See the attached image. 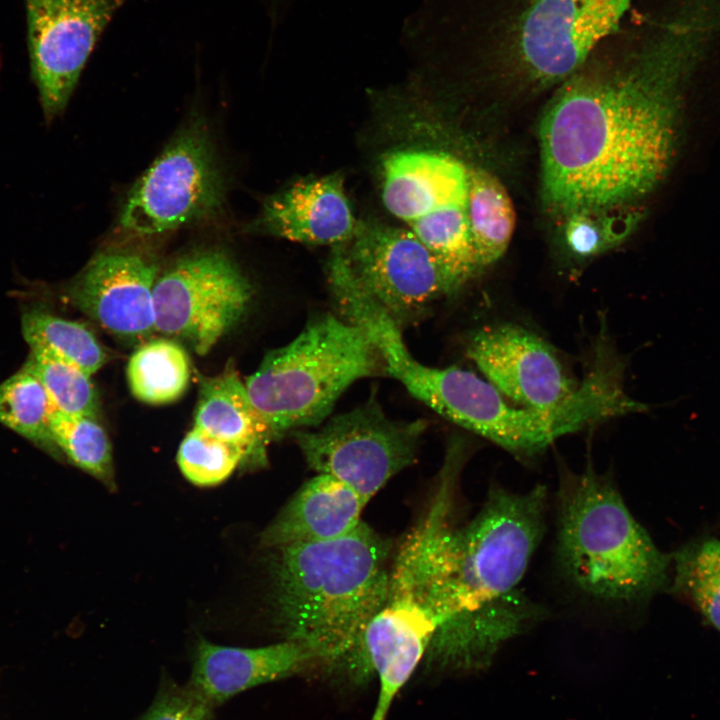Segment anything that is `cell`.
<instances>
[{"mask_svg": "<svg viewBox=\"0 0 720 720\" xmlns=\"http://www.w3.org/2000/svg\"><path fill=\"white\" fill-rule=\"evenodd\" d=\"M424 420L397 421L385 415L375 393L362 405L294 438L307 464L355 490L367 502L415 461Z\"/></svg>", "mask_w": 720, "mask_h": 720, "instance_id": "9c48e42d", "label": "cell"}, {"mask_svg": "<svg viewBox=\"0 0 720 720\" xmlns=\"http://www.w3.org/2000/svg\"><path fill=\"white\" fill-rule=\"evenodd\" d=\"M547 489L489 488L478 513L455 529L450 624L434 639L439 653L493 651L542 615L522 582L545 532Z\"/></svg>", "mask_w": 720, "mask_h": 720, "instance_id": "7a4b0ae2", "label": "cell"}, {"mask_svg": "<svg viewBox=\"0 0 720 720\" xmlns=\"http://www.w3.org/2000/svg\"><path fill=\"white\" fill-rule=\"evenodd\" d=\"M466 355L490 384L521 407L555 409L580 386L548 342L515 323L489 324L474 331Z\"/></svg>", "mask_w": 720, "mask_h": 720, "instance_id": "4fadbf2b", "label": "cell"}, {"mask_svg": "<svg viewBox=\"0 0 720 720\" xmlns=\"http://www.w3.org/2000/svg\"><path fill=\"white\" fill-rule=\"evenodd\" d=\"M199 384L194 427L240 448L245 464H262L269 431L233 364L216 376L201 377Z\"/></svg>", "mask_w": 720, "mask_h": 720, "instance_id": "d6986e66", "label": "cell"}, {"mask_svg": "<svg viewBox=\"0 0 720 720\" xmlns=\"http://www.w3.org/2000/svg\"><path fill=\"white\" fill-rule=\"evenodd\" d=\"M409 226L435 256L456 290L480 270L471 238L468 204L437 210Z\"/></svg>", "mask_w": 720, "mask_h": 720, "instance_id": "7402d4cb", "label": "cell"}, {"mask_svg": "<svg viewBox=\"0 0 720 720\" xmlns=\"http://www.w3.org/2000/svg\"><path fill=\"white\" fill-rule=\"evenodd\" d=\"M580 383L564 405L538 410L512 405L487 380L459 367L415 364L407 378L408 392L444 418L519 457L543 452L557 438L604 420L647 410L626 395L620 367L603 361Z\"/></svg>", "mask_w": 720, "mask_h": 720, "instance_id": "5b68a950", "label": "cell"}, {"mask_svg": "<svg viewBox=\"0 0 720 720\" xmlns=\"http://www.w3.org/2000/svg\"><path fill=\"white\" fill-rule=\"evenodd\" d=\"M468 218L479 267L495 263L510 244L516 214L504 185L482 168H469Z\"/></svg>", "mask_w": 720, "mask_h": 720, "instance_id": "ffe728a7", "label": "cell"}, {"mask_svg": "<svg viewBox=\"0 0 720 720\" xmlns=\"http://www.w3.org/2000/svg\"><path fill=\"white\" fill-rule=\"evenodd\" d=\"M673 591L686 597L720 633V540L689 543L672 555Z\"/></svg>", "mask_w": 720, "mask_h": 720, "instance_id": "cb8c5ba5", "label": "cell"}, {"mask_svg": "<svg viewBox=\"0 0 720 720\" xmlns=\"http://www.w3.org/2000/svg\"><path fill=\"white\" fill-rule=\"evenodd\" d=\"M22 332L32 351L65 360L89 375L107 361V354L93 333L83 324L31 310L22 316Z\"/></svg>", "mask_w": 720, "mask_h": 720, "instance_id": "603a6c76", "label": "cell"}, {"mask_svg": "<svg viewBox=\"0 0 720 720\" xmlns=\"http://www.w3.org/2000/svg\"><path fill=\"white\" fill-rule=\"evenodd\" d=\"M23 368L41 381L56 411L96 418L99 402L91 375L58 357L32 350Z\"/></svg>", "mask_w": 720, "mask_h": 720, "instance_id": "4316f807", "label": "cell"}, {"mask_svg": "<svg viewBox=\"0 0 720 720\" xmlns=\"http://www.w3.org/2000/svg\"><path fill=\"white\" fill-rule=\"evenodd\" d=\"M157 277L152 257L134 250H111L93 257L66 292L72 304L103 329L136 340L155 330Z\"/></svg>", "mask_w": 720, "mask_h": 720, "instance_id": "5bb4252c", "label": "cell"}, {"mask_svg": "<svg viewBox=\"0 0 720 720\" xmlns=\"http://www.w3.org/2000/svg\"><path fill=\"white\" fill-rule=\"evenodd\" d=\"M555 559L572 590L608 607L650 598L666 585L671 561L631 514L615 482L590 462L581 472L560 474Z\"/></svg>", "mask_w": 720, "mask_h": 720, "instance_id": "277c9868", "label": "cell"}, {"mask_svg": "<svg viewBox=\"0 0 720 720\" xmlns=\"http://www.w3.org/2000/svg\"><path fill=\"white\" fill-rule=\"evenodd\" d=\"M126 0H25L31 77L43 115L66 108L95 45Z\"/></svg>", "mask_w": 720, "mask_h": 720, "instance_id": "7c38bea8", "label": "cell"}, {"mask_svg": "<svg viewBox=\"0 0 720 720\" xmlns=\"http://www.w3.org/2000/svg\"><path fill=\"white\" fill-rule=\"evenodd\" d=\"M354 281L401 327L457 290L411 231L358 221L352 237L334 249Z\"/></svg>", "mask_w": 720, "mask_h": 720, "instance_id": "8fae6325", "label": "cell"}, {"mask_svg": "<svg viewBox=\"0 0 720 720\" xmlns=\"http://www.w3.org/2000/svg\"><path fill=\"white\" fill-rule=\"evenodd\" d=\"M311 658L305 647L291 640L241 648L202 639L196 647L189 686L215 706L254 686L282 679Z\"/></svg>", "mask_w": 720, "mask_h": 720, "instance_id": "e0dca14e", "label": "cell"}, {"mask_svg": "<svg viewBox=\"0 0 720 720\" xmlns=\"http://www.w3.org/2000/svg\"><path fill=\"white\" fill-rule=\"evenodd\" d=\"M632 0H463L456 40L509 76L562 83L615 32Z\"/></svg>", "mask_w": 720, "mask_h": 720, "instance_id": "8992f818", "label": "cell"}, {"mask_svg": "<svg viewBox=\"0 0 720 720\" xmlns=\"http://www.w3.org/2000/svg\"><path fill=\"white\" fill-rule=\"evenodd\" d=\"M190 378L187 353L177 343L156 339L140 346L130 357L127 379L138 400L161 405L179 399Z\"/></svg>", "mask_w": 720, "mask_h": 720, "instance_id": "44dd1931", "label": "cell"}, {"mask_svg": "<svg viewBox=\"0 0 720 720\" xmlns=\"http://www.w3.org/2000/svg\"><path fill=\"white\" fill-rule=\"evenodd\" d=\"M212 707L190 686L184 688L166 680L138 720H212Z\"/></svg>", "mask_w": 720, "mask_h": 720, "instance_id": "f1b7e54d", "label": "cell"}, {"mask_svg": "<svg viewBox=\"0 0 720 720\" xmlns=\"http://www.w3.org/2000/svg\"><path fill=\"white\" fill-rule=\"evenodd\" d=\"M338 173L301 179L268 198L250 231L295 242L339 245L348 241L356 228Z\"/></svg>", "mask_w": 720, "mask_h": 720, "instance_id": "9a60e30c", "label": "cell"}, {"mask_svg": "<svg viewBox=\"0 0 720 720\" xmlns=\"http://www.w3.org/2000/svg\"><path fill=\"white\" fill-rule=\"evenodd\" d=\"M176 459L189 482L210 487L229 478L245 456L237 446L193 427L182 440Z\"/></svg>", "mask_w": 720, "mask_h": 720, "instance_id": "83f0119b", "label": "cell"}, {"mask_svg": "<svg viewBox=\"0 0 720 720\" xmlns=\"http://www.w3.org/2000/svg\"><path fill=\"white\" fill-rule=\"evenodd\" d=\"M50 429L55 446L71 463L105 483L112 481L111 444L95 417L55 411Z\"/></svg>", "mask_w": 720, "mask_h": 720, "instance_id": "484cf974", "label": "cell"}, {"mask_svg": "<svg viewBox=\"0 0 720 720\" xmlns=\"http://www.w3.org/2000/svg\"><path fill=\"white\" fill-rule=\"evenodd\" d=\"M55 411L41 381L23 367L0 384V423L50 452L57 448L50 429Z\"/></svg>", "mask_w": 720, "mask_h": 720, "instance_id": "d4e9b609", "label": "cell"}, {"mask_svg": "<svg viewBox=\"0 0 720 720\" xmlns=\"http://www.w3.org/2000/svg\"><path fill=\"white\" fill-rule=\"evenodd\" d=\"M252 295L250 282L224 252L190 254L157 277L155 330L205 355L243 318Z\"/></svg>", "mask_w": 720, "mask_h": 720, "instance_id": "30bf717a", "label": "cell"}, {"mask_svg": "<svg viewBox=\"0 0 720 720\" xmlns=\"http://www.w3.org/2000/svg\"><path fill=\"white\" fill-rule=\"evenodd\" d=\"M381 374L384 361L367 333L324 313L270 351L245 386L272 440L319 425L352 383Z\"/></svg>", "mask_w": 720, "mask_h": 720, "instance_id": "52a82bcc", "label": "cell"}, {"mask_svg": "<svg viewBox=\"0 0 720 720\" xmlns=\"http://www.w3.org/2000/svg\"><path fill=\"white\" fill-rule=\"evenodd\" d=\"M225 181L208 129L200 119L181 128L130 189L121 230L153 236L215 216Z\"/></svg>", "mask_w": 720, "mask_h": 720, "instance_id": "ba28073f", "label": "cell"}, {"mask_svg": "<svg viewBox=\"0 0 720 720\" xmlns=\"http://www.w3.org/2000/svg\"><path fill=\"white\" fill-rule=\"evenodd\" d=\"M382 199L408 225L437 210L468 204L469 168L438 151L401 150L382 163Z\"/></svg>", "mask_w": 720, "mask_h": 720, "instance_id": "2e32d148", "label": "cell"}, {"mask_svg": "<svg viewBox=\"0 0 720 720\" xmlns=\"http://www.w3.org/2000/svg\"><path fill=\"white\" fill-rule=\"evenodd\" d=\"M598 211H580L568 215L565 242L569 253L577 260L596 256L611 248L621 235L608 232L610 219L597 218Z\"/></svg>", "mask_w": 720, "mask_h": 720, "instance_id": "f546056e", "label": "cell"}, {"mask_svg": "<svg viewBox=\"0 0 720 720\" xmlns=\"http://www.w3.org/2000/svg\"><path fill=\"white\" fill-rule=\"evenodd\" d=\"M278 551L276 603L287 640L313 657L357 661L362 634L388 597L390 544L361 522L341 537Z\"/></svg>", "mask_w": 720, "mask_h": 720, "instance_id": "3957f363", "label": "cell"}, {"mask_svg": "<svg viewBox=\"0 0 720 720\" xmlns=\"http://www.w3.org/2000/svg\"><path fill=\"white\" fill-rule=\"evenodd\" d=\"M368 502L344 482L317 474L305 482L262 535L276 549L341 537L362 521Z\"/></svg>", "mask_w": 720, "mask_h": 720, "instance_id": "ac0fdd59", "label": "cell"}, {"mask_svg": "<svg viewBox=\"0 0 720 720\" xmlns=\"http://www.w3.org/2000/svg\"><path fill=\"white\" fill-rule=\"evenodd\" d=\"M708 40L686 13L641 36L620 26L560 83L539 126L542 192L551 208L609 210L657 183L670 156L678 87Z\"/></svg>", "mask_w": 720, "mask_h": 720, "instance_id": "6da1fadb", "label": "cell"}]
</instances>
